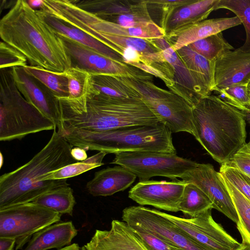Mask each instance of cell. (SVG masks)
<instances>
[{
  "instance_id": "f6af8a7d",
  "label": "cell",
  "mask_w": 250,
  "mask_h": 250,
  "mask_svg": "<svg viewBox=\"0 0 250 250\" xmlns=\"http://www.w3.org/2000/svg\"><path fill=\"white\" fill-rule=\"evenodd\" d=\"M242 247L238 250H250V246L245 243H242Z\"/></svg>"
},
{
  "instance_id": "681fc988",
  "label": "cell",
  "mask_w": 250,
  "mask_h": 250,
  "mask_svg": "<svg viewBox=\"0 0 250 250\" xmlns=\"http://www.w3.org/2000/svg\"><path fill=\"white\" fill-rule=\"evenodd\" d=\"M248 146L250 147V139L248 143H247Z\"/></svg>"
},
{
  "instance_id": "7bdbcfd3",
  "label": "cell",
  "mask_w": 250,
  "mask_h": 250,
  "mask_svg": "<svg viewBox=\"0 0 250 250\" xmlns=\"http://www.w3.org/2000/svg\"><path fill=\"white\" fill-rule=\"evenodd\" d=\"M27 3L34 10H40L43 5L42 0H26Z\"/></svg>"
},
{
  "instance_id": "f546056e",
  "label": "cell",
  "mask_w": 250,
  "mask_h": 250,
  "mask_svg": "<svg viewBox=\"0 0 250 250\" xmlns=\"http://www.w3.org/2000/svg\"><path fill=\"white\" fill-rule=\"evenodd\" d=\"M235 208L238 221L237 228L242 238V243L250 246V200L239 192L221 173Z\"/></svg>"
},
{
  "instance_id": "44dd1931",
  "label": "cell",
  "mask_w": 250,
  "mask_h": 250,
  "mask_svg": "<svg viewBox=\"0 0 250 250\" xmlns=\"http://www.w3.org/2000/svg\"><path fill=\"white\" fill-rule=\"evenodd\" d=\"M241 24V21L236 16L231 18L205 20L194 24L176 37L168 40L172 49L176 51L195 41Z\"/></svg>"
},
{
  "instance_id": "e0dca14e",
  "label": "cell",
  "mask_w": 250,
  "mask_h": 250,
  "mask_svg": "<svg viewBox=\"0 0 250 250\" xmlns=\"http://www.w3.org/2000/svg\"><path fill=\"white\" fill-rule=\"evenodd\" d=\"M82 250H147L139 237L124 221L113 220L109 230L97 229Z\"/></svg>"
},
{
  "instance_id": "bcb514c9",
  "label": "cell",
  "mask_w": 250,
  "mask_h": 250,
  "mask_svg": "<svg viewBox=\"0 0 250 250\" xmlns=\"http://www.w3.org/2000/svg\"><path fill=\"white\" fill-rule=\"evenodd\" d=\"M246 121L250 125V113H244Z\"/></svg>"
},
{
  "instance_id": "7dc6e473",
  "label": "cell",
  "mask_w": 250,
  "mask_h": 250,
  "mask_svg": "<svg viewBox=\"0 0 250 250\" xmlns=\"http://www.w3.org/2000/svg\"><path fill=\"white\" fill-rule=\"evenodd\" d=\"M248 91H249V95H250V82L248 83ZM250 113V111L249 113Z\"/></svg>"
},
{
  "instance_id": "83f0119b",
  "label": "cell",
  "mask_w": 250,
  "mask_h": 250,
  "mask_svg": "<svg viewBox=\"0 0 250 250\" xmlns=\"http://www.w3.org/2000/svg\"><path fill=\"white\" fill-rule=\"evenodd\" d=\"M30 203L72 216L76 201L73 189L69 185H65L48 191Z\"/></svg>"
},
{
  "instance_id": "5b68a950",
  "label": "cell",
  "mask_w": 250,
  "mask_h": 250,
  "mask_svg": "<svg viewBox=\"0 0 250 250\" xmlns=\"http://www.w3.org/2000/svg\"><path fill=\"white\" fill-rule=\"evenodd\" d=\"M171 134L159 123L100 131L74 129L62 135L72 146L107 154L134 151L176 154Z\"/></svg>"
},
{
  "instance_id": "3957f363",
  "label": "cell",
  "mask_w": 250,
  "mask_h": 250,
  "mask_svg": "<svg viewBox=\"0 0 250 250\" xmlns=\"http://www.w3.org/2000/svg\"><path fill=\"white\" fill-rule=\"evenodd\" d=\"M192 112L194 137L221 165L246 144L245 114L217 96L201 98Z\"/></svg>"
},
{
  "instance_id": "74e56055",
  "label": "cell",
  "mask_w": 250,
  "mask_h": 250,
  "mask_svg": "<svg viewBox=\"0 0 250 250\" xmlns=\"http://www.w3.org/2000/svg\"><path fill=\"white\" fill-rule=\"evenodd\" d=\"M26 57L17 50L1 41L0 43V69L27 65Z\"/></svg>"
},
{
  "instance_id": "2e32d148",
  "label": "cell",
  "mask_w": 250,
  "mask_h": 250,
  "mask_svg": "<svg viewBox=\"0 0 250 250\" xmlns=\"http://www.w3.org/2000/svg\"><path fill=\"white\" fill-rule=\"evenodd\" d=\"M213 91L250 82V53L239 48L222 54L214 62Z\"/></svg>"
},
{
  "instance_id": "f35d334b",
  "label": "cell",
  "mask_w": 250,
  "mask_h": 250,
  "mask_svg": "<svg viewBox=\"0 0 250 250\" xmlns=\"http://www.w3.org/2000/svg\"><path fill=\"white\" fill-rule=\"evenodd\" d=\"M129 227L139 237L147 250H181L169 243L139 227Z\"/></svg>"
},
{
  "instance_id": "9c48e42d",
  "label": "cell",
  "mask_w": 250,
  "mask_h": 250,
  "mask_svg": "<svg viewBox=\"0 0 250 250\" xmlns=\"http://www.w3.org/2000/svg\"><path fill=\"white\" fill-rule=\"evenodd\" d=\"M111 164L122 166L133 173L140 181L154 176L173 180L181 178L198 164L176 154L152 151L125 152L115 154Z\"/></svg>"
},
{
  "instance_id": "8d00e7d4",
  "label": "cell",
  "mask_w": 250,
  "mask_h": 250,
  "mask_svg": "<svg viewBox=\"0 0 250 250\" xmlns=\"http://www.w3.org/2000/svg\"><path fill=\"white\" fill-rule=\"evenodd\" d=\"M239 192L250 200V176L228 163L221 165L219 172Z\"/></svg>"
},
{
  "instance_id": "cb8c5ba5",
  "label": "cell",
  "mask_w": 250,
  "mask_h": 250,
  "mask_svg": "<svg viewBox=\"0 0 250 250\" xmlns=\"http://www.w3.org/2000/svg\"><path fill=\"white\" fill-rule=\"evenodd\" d=\"M68 82V96L59 99L61 110H73L84 106L91 95L92 75L81 68L72 66L66 72Z\"/></svg>"
},
{
  "instance_id": "e575fe53",
  "label": "cell",
  "mask_w": 250,
  "mask_h": 250,
  "mask_svg": "<svg viewBox=\"0 0 250 250\" xmlns=\"http://www.w3.org/2000/svg\"><path fill=\"white\" fill-rule=\"evenodd\" d=\"M146 1L151 19L155 23L164 30L168 19L173 12L178 7L191 2L192 0Z\"/></svg>"
},
{
  "instance_id": "484cf974",
  "label": "cell",
  "mask_w": 250,
  "mask_h": 250,
  "mask_svg": "<svg viewBox=\"0 0 250 250\" xmlns=\"http://www.w3.org/2000/svg\"><path fill=\"white\" fill-rule=\"evenodd\" d=\"M92 94L113 98H142L139 93L124 83L120 77L109 75H92Z\"/></svg>"
},
{
  "instance_id": "277c9868",
  "label": "cell",
  "mask_w": 250,
  "mask_h": 250,
  "mask_svg": "<svg viewBox=\"0 0 250 250\" xmlns=\"http://www.w3.org/2000/svg\"><path fill=\"white\" fill-rule=\"evenodd\" d=\"M159 123L142 98H113L91 94L84 106L62 112L58 131L62 134L74 129L100 131Z\"/></svg>"
},
{
  "instance_id": "1f68e13d",
  "label": "cell",
  "mask_w": 250,
  "mask_h": 250,
  "mask_svg": "<svg viewBox=\"0 0 250 250\" xmlns=\"http://www.w3.org/2000/svg\"><path fill=\"white\" fill-rule=\"evenodd\" d=\"M106 154L105 152L100 151L83 161H78L49 172L43 176L42 181L67 179L100 167L104 165L103 160Z\"/></svg>"
},
{
  "instance_id": "ab89813d",
  "label": "cell",
  "mask_w": 250,
  "mask_h": 250,
  "mask_svg": "<svg viewBox=\"0 0 250 250\" xmlns=\"http://www.w3.org/2000/svg\"><path fill=\"white\" fill-rule=\"evenodd\" d=\"M250 176V147L245 144L227 163Z\"/></svg>"
},
{
  "instance_id": "5bb4252c",
  "label": "cell",
  "mask_w": 250,
  "mask_h": 250,
  "mask_svg": "<svg viewBox=\"0 0 250 250\" xmlns=\"http://www.w3.org/2000/svg\"><path fill=\"white\" fill-rule=\"evenodd\" d=\"M181 179L199 187L211 201L213 208L237 223L238 217L231 197L220 173L217 172L211 164L198 163Z\"/></svg>"
},
{
  "instance_id": "ba28073f",
  "label": "cell",
  "mask_w": 250,
  "mask_h": 250,
  "mask_svg": "<svg viewBox=\"0 0 250 250\" xmlns=\"http://www.w3.org/2000/svg\"><path fill=\"white\" fill-rule=\"evenodd\" d=\"M61 214L32 203L0 209V237L16 240V250L21 249L31 237L60 221Z\"/></svg>"
},
{
  "instance_id": "b9f144b4",
  "label": "cell",
  "mask_w": 250,
  "mask_h": 250,
  "mask_svg": "<svg viewBox=\"0 0 250 250\" xmlns=\"http://www.w3.org/2000/svg\"><path fill=\"white\" fill-rule=\"evenodd\" d=\"M16 240L9 237H0V250H13Z\"/></svg>"
},
{
  "instance_id": "d6986e66",
  "label": "cell",
  "mask_w": 250,
  "mask_h": 250,
  "mask_svg": "<svg viewBox=\"0 0 250 250\" xmlns=\"http://www.w3.org/2000/svg\"><path fill=\"white\" fill-rule=\"evenodd\" d=\"M219 0H192L177 8L168 19L164 31L170 40L194 24L205 20L214 10Z\"/></svg>"
},
{
  "instance_id": "603a6c76",
  "label": "cell",
  "mask_w": 250,
  "mask_h": 250,
  "mask_svg": "<svg viewBox=\"0 0 250 250\" xmlns=\"http://www.w3.org/2000/svg\"><path fill=\"white\" fill-rule=\"evenodd\" d=\"M77 233L71 221L55 223L35 233L23 250L60 249L70 245Z\"/></svg>"
},
{
  "instance_id": "ac0fdd59",
  "label": "cell",
  "mask_w": 250,
  "mask_h": 250,
  "mask_svg": "<svg viewBox=\"0 0 250 250\" xmlns=\"http://www.w3.org/2000/svg\"><path fill=\"white\" fill-rule=\"evenodd\" d=\"M174 71L173 86L171 91L183 98L193 106L205 97L197 86L189 71L186 67L165 37L152 39Z\"/></svg>"
},
{
  "instance_id": "c3c4849f",
  "label": "cell",
  "mask_w": 250,
  "mask_h": 250,
  "mask_svg": "<svg viewBox=\"0 0 250 250\" xmlns=\"http://www.w3.org/2000/svg\"><path fill=\"white\" fill-rule=\"evenodd\" d=\"M0 159H1V164H0V167H1L2 166V160H3V157H2V154L1 153H0Z\"/></svg>"
},
{
  "instance_id": "836d02e7",
  "label": "cell",
  "mask_w": 250,
  "mask_h": 250,
  "mask_svg": "<svg viewBox=\"0 0 250 250\" xmlns=\"http://www.w3.org/2000/svg\"><path fill=\"white\" fill-rule=\"evenodd\" d=\"M219 9L231 11L240 20L245 29L246 38L239 48L250 53V0H219L215 10Z\"/></svg>"
},
{
  "instance_id": "6da1fadb",
  "label": "cell",
  "mask_w": 250,
  "mask_h": 250,
  "mask_svg": "<svg viewBox=\"0 0 250 250\" xmlns=\"http://www.w3.org/2000/svg\"><path fill=\"white\" fill-rule=\"evenodd\" d=\"M0 37L24 55L30 66L59 73L72 66L62 39L26 0L15 1L1 19Z\"/></svg>"
},
{
  "instance_id": "f1b7e54d",
  "label": "cell",
  "mask_w": 250,
  "mask_h": 250,
  "mask_svg": "<svg viewBox=\"0 0 250 250\" xmlns=\"http://www.w3.org/2000/svg\"><path fill=\"white\" fill-rule=\"evenodd\" d=\"M212 208L213 203L205 192L195 185L188 183L184 190L179 211L193 217Z\"/></svg>"
},
{
  "instance_id": "7a4b0ae2",
  "label": "cell",
  "mask_w": 250,
  "mask_h": 250,
  "mask_svg": "<svg viewBox=\"0 0 250 250\" xmlns=\"http://www.w3.org/2000/svg\"><path fill=\"white\" fill-rule=\"evenodd\" d=\"M54 129L47 144L29 162L0 177V209L31 202L46 192L69 185L67 179L42 181L43 176L78 162L71 154L72 146Z\"/></svg>"
},
{
  "instance_id": "7c38bea8",
  "label": "cell",
  "mask_w": 250,
  "mask_h": 250,
  "mask_svg": "<svg viewBox=\"0 0 250 250\" xmlns=\"http://www.w3.org/2000/svg\"><path fill=\"white\" fill-rule=\"evenodd\" d=\"M162 214L188 236L210 250H238L242 246V243L213 220L211 209L190 218L163 212Z\"/></svg>"
},
{
  "instance_id": "4fadbf2b",
  "label": "cell",
  "mask_w": 250,
  "mask_h": 250,
  "mask_svg": "<svg viewBox=\"0 0 250 250\" xmlns=\"http://www.w3.org/2000/svg\"><path fill=\"white\" fill-rule=\"evenodd\" d=\"M188 184L183 180L139 181L128 192V197L144 206L177 212L184 190Z\"/></svg>"
},
{
  "instance_id": "7402d4cb",
  "label": "cell",
  "mask_w": 250,
  "mask_h": 250,
  "mask_svg": "<svg viewBox=\"0 0 250 250\" xmlns=\"http://www.w3.org/2000/svg\"><path fill=\"white\" fill-rule=\"evenodd\" d=\"M176 52L204 97L211 95L215 87L214 61L206 59L193 51L188 46Z\"/></svg>"
},
{
  "instance_id": "8992f818",
  "label": "cell",
  "mask_w": 250,
  "mask_h": 250,
  "mask_svg": "<svg viewBox=\"0 0 250 250\" xmlns=\"http://www.w3.org/2000/svg\"><path fill=\"white\" fill-rule=\"evenodd\" d=\"M54 124L28 103L18 89L11 68L0 69V140L21 139L54 130Z\"/></svg>"
},
{
  "instance_id": "d590c367",
  "label": "cell",
  "mask_w": 250,
  "mask_h": 250,
  "mask_svg": "<svg viewBox=\"0 0 250 250\" xmlns=\"http://www.w3.org/2000/svg\"><path fill=\"white\" fill-rule=\"evenodd\" d=\"M248 83L234 84L215 92L225 102L240 110L244 113L250 111V97L248 88Z\"/></svg>"
},
{
  "instance_id": "60d3db41",
  "label": "cell",
  "mask_w": 250,
  "mask_h": 250,
  "mask_svg": "<svg viewBox=\"0 0 250 250\" xmlns=\"http://www.w3.org/2000/svg\"><path fill=\"white\" fill-rule=\"evenodd\" d=\"M86 151L83 148L75 146L72 148L71 154L73 158L77 161H82L88 158Z\"/></svg>"
},
{
  "instance_id": "9a60e30c",
  "label": "cell",
  "mask_w": 250,
  "mask_h": 250,
  "mask_svg": "<svg viewBox=\"0 0 250 250\" xmlns=\"http://www.w3.org/2000/svg\"><path fill=\"white\" fill-rule=\"evenodd\" d=\"M15 84L25 99L59 129L62 119L59 99L43 83L28 74L23 67L11 68Z\"/></svg>"
},
{
  "instance_id": "d4e9b609",
  "label": "cell",
  "mask_w": 250,
  "mask_h": 250,
  "mask_svg": "<svg viewBox=\"0 0 250 250\" xmlns=\"http://www.w3.org/2000/svg\"><path fill=\"white\" fill-rule=\"evenodd\" d=\"M56 32L103 54L115 61L125 63L123 57L82 30L51 16L42 10H36Z\"/></svg>"
},
{
  "instance_id": "d6a6232c",
  "label": "cell",
  "mask_w": 250,
  "mask_h": 250,
  "mask_svg": "<svg viewBox=\"0 0 250 250\" xmlns=\"http://www.w3.org/2000/svg\"><path fill=\"white\" fill-rule=\"evenodd\" d=\"M188 46L195 52L211 61H215L223 53L234 49L224 39L222 32L198 40Z\"/></svg>"
},
{
  "instance_id": "52a82bcc",
  "label": "cell",
  "mask_w": 250,
  "mask_h": 250,
  "mask_svg": "<svg viewBox=\"0 0 250 250\" xmlns=\"http://www.w3.org/2000/svg\"><path fill=\"white\" fill-rule=\"evenodd\" d=\"M120 78L139 93L159 122L171 133L186 132L194 135L192 106L183 98L156 86L153 81Z\"/></svg>"
},
{
  "instance_id": "4dcf8cb0",
  "label": "cell",
  "mask_w": 250,
  "mask_h": 250,
  "mask_svg": "<svg viewBox=\"0 0 250 250\" xmlns=\"http://www.w3.org/2000/svg\"><path fill=\"white\" fill-rule=\"evenodd\" d=\"M23 68L28 74L43 83L59 99L68 96V82L65 73L53 72L28 65Z\"/></svg>"
},
{
  "instance_id": "ee69618b",
  "label": "cell",
  "mask_w": 250,
  "mask_h": 250,
  "mask_svg": "<svg viewBox=\"0 0 250 250\" xmlns=\"http://www.w3.org/2000/svg\"><path fill=\"white\" fill-rule=\"evenodd\" d=\"M57 250H82V249L78 244L73 243Z\"/></svg>"
},
{
  "instance_id": "30bf717a",
  "label": "cell",
  "mask_w": 250,
  "mask_h": 250,
  "mask_svg": "<svg viewBox=\"0 0 250 250\" xmlns=\"http://www.w3.org/2000/svg\"><path fill=\"white\" fill-rule=\"evenodd\" d=\"M123 221L139 227L181 250H210L188 236L162 211L143 206H130L123 210Z\"/></svg>"
},
{
  "instance_id": "8fae6325",
  "label": "cell",
  "mask_w": 250,
  "mask_h": 250,
  "mask_svg": "<svg viewBox=\"0 0 250 250\" xmlns=\"http://www.w3.org/2000/svg\"><path fill=\"white\" fill-rule=\"evenodd\" d=\"M71 58L72 65L94 75H109L130 79L153 81V76L134 66L112 60L103 54L58 34Z\"/></svg>"
},
{
  "instance_id": "ffe728a7",
  "label": "cell",
  "mask_w": 250,
  "mask_h": 250,
  "mask_svg": "<svg viewBox=\"0 0 250 250\" xmlns=\"http://www.w3.org/2000/svg\"><path fill=\"white\" fill-rule=\"evenodd\" d=\"M136 177L133 173L122 166L108 167L96 172L86 187L94 196H110L131 186Z\"/></svg>"
},
{
  "instance_id": "4316f807",
  "label": "cell",
  "mask_w": 250,
  "mask_h": 250,
  "mask_svg": "<svg viewBox=\"0 0 250 250\" xmlns=\"http://www.w3.org/2000/svg\"><path fill=\"white\" fill-rule=\"evenodd\" d=\"M141 0H74L80 8L100 18L127 13L133 10Z\"/></svg>"
}]
</instances>
